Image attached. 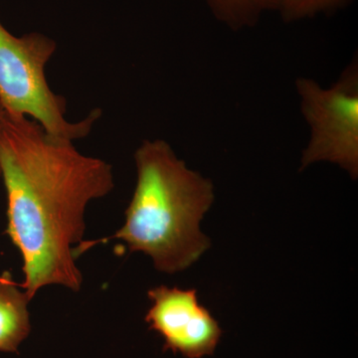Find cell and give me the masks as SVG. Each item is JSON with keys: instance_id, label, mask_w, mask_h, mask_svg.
<instances>
[{"instance_id": "cell-9", "label": "cell", "mask_w": 358, "mask_h": 358, "mask_svg": "<svg viewBox=\"0 0 358 358\" xmlns=\"http://www.w3.org/2000/svg\"><path fill=\"white\" fill-rule=\"evenodd\" d=\"M4 115H6V112H4L3 109H2L1 106H0V129H1L2 122H3ZM0 178H1V171H0Z\"/></svg>"}, {"instance_id": "cell-8", "label": "cell", "mask_w": 358, "mask_h": 358, "mask_svg": "<svg viewBox=\"0 0 358 358\" xmlns=\"http://www.w3.org/2000/svg\"><path fill=\"white\" fill-rule=\"evenodd\" d=\"M352 0H281L278 13L285 23L313 18L320 14L336 13Z\"/></svg>"}, {"instance_id": "cell-3", "label": "cell", "mask_w": 358, "mask_h": 358, "mask_svg": "<svg viewBox=\"0 0 358 358\" xmlns=\"http://www.w3.org/2000/svg\"><path fill=\"white\" fill-rule=\"evenodd\" d=\"M56 50L57 43L43 33L18 37L0 22V106L6 114L38 122L53 138L75 141L89 136L102 110L68 121L67 101L52 91L45 75Z\"/></svg>"}, {"instance_id": "cell-7", "label": "cell", "mask_w": 358, "mask_h": 358, "mask_svg": "<svg viewBox=\"0 0 358 358\" xmlns=\"http://www.w3.org/2000/svg\"><path fill=\"white\" fill-rule=\"evenodd\" d=\"M214 17L236 32L258 24L264 14L278 11L281 0H205Z\"/></svg>"}, {"instance_id": "cell-4", "label": "cell", "mask_w": 358, "mask_h": 358, "mask_svg": "<svg viewBox=\"0 0 358 358\" xmlns=\"http://www.w3.org/2000/svg\"><path fill=\"white\" fill-rule=\"evenodd\" d=\"M296 89L310 138L301 169L320 162L338 164L353 179L358 176V63L343 70L338 81L322 88L310 78H298Z\"/></svg>"}, {"instance_id": "cell-5", "label": "cell", "mask_w": 358, "mask_h": 358, "mask_svg": "<svg viewBox=\"0 0 358 358\" xmlns=\"http://www.w3.org/2000/svg\"><path fill=\"white\" fill-rule=\"evenodd\" d=\"M148 294L152 307L145 322L164 338V350L186 358L213 355L222 331L208 310L200 305L196 289L159 286Z\"/></svg>"}, {"instance_id": "cell-1", "label": "cell", "mask_w": 358, "mask_h": 358, "mask_svg": "<svg viewBox=\"0 0 358 358\" xmlns=\"http://www.w3.org/2000/svg\"><path fill=\"white\" fill-rule=\"evenodd\" d=\"M0 171L7 199L6 233L20 252L30 301L47 286L80 291L83 275L74 245L81 243L90 202L115 188L109 162L53 138L27 117L4 115Z\"/></svg>"}, {"instance_id": "cell-2", "label": "cell", "mask_w": 358, "mask_h": 358, "mask_svg": "<svg viewBox=\"0 0 358 358\" xmlns=\"http://www.w3.org/2000/svg\"><path fill=\"white\" fill-rule=\"evenodd\" d=\"M134 162L136 188L126 220L110 239L150 256L159 272L185 271L210 246L199 224L213 203V185L164 140L143 141Z\"/></svg>"}, {"instance_id": "cell-6", "label": "cell", "mask_w": 358, "mask_h": 358, "mask_svg": "<svg viewBox=\"0 0 358 358\" xmlns=\"http://www.w3.org/2000/svg\"><path fill=\"white\" fill-rule=\"evenodd\" d=\"M29 298L8 271L0 274V352L16 353L31 331Z\"/></svg>"}]
</instances>
